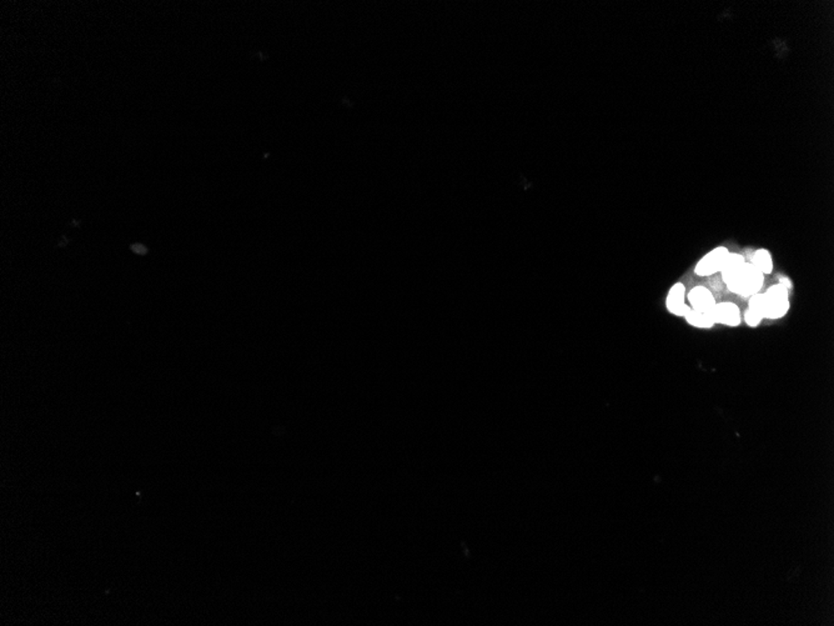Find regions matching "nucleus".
Masks as SVG:
<instances>
[{
	"instance_id": "f257e3e1",
	"label": "nucleus",
	"mask_w": 834,
	"mask_h": 626,
	"mask_svg": "<svg viewBox=\"0 0 834 626\" xmlns=\"http://www.w3.org/2000/svg\"><path fill=\"white\" fill-rule=\"evenodd\" d=\"M763 284L764 275L752 263L746 262L735 278L727 284V288L733 294L742 298H749L753 294L761 292Z\"/></svg>"
},
{
	"instance_id": "f03ea898",
	"label": "nucleus",
	"mask_w": 834,
	"mask_h": 626,
	"mask_svg": "<svg viewBox=\"0 0 834 626\" xmlns=\"http://www.w3.org/2000/svg\"><path fill=\"white\" fill-rule=\"evenodd\" d=\"M764 294V311H763V318L768 320H777L780 319L788 313L789 311V290H787L785 286L780 285L778 283L774 285L769 286L767 292Z\"/></svg>"
},
{
	"instance_id": "7ed1b4c3",
	"label": "nucleus",
	"mask_w": 834,
	"mask_h": 626,
	"mask_svg": "<svg viewBox=\"0 0 834 626\" xmlns=\"http://www.w3.org/2000/svg\"><path fill=\"white\" fill-rule=\"evenodd\" d=\"M728 254L730 249L727 247L719 245L713 248L697 262L694 274L698 276H711L713 274L719 273Z\"/></svg>"
},
{
	"instance_id": "20e7f679",
	"label": "nucleus",
	"mask_w": 834,
	"mask_h": 626,
	"mask_svg": "<svg viewBox=\"0 0 834 626\" xmlns=\"http://www.w3.org/2000/svg\"><path fill=\"white\" fill-rule=\"evenodd\" d=\"M686 298L691 309L705 314H712L717 304L713 292L705 285L693 286Z\"/></svg>"
},
{
	"instance_id": "39448f33",
	"label": "nucleus",
	"mask_w": 834,
	"mask_h": 626,
	"mask_svg": "<svg viewBox=\"0 0 834 626\" xmlns=\"http://www.w3.org/2000/svg\"><path fill=\"white\" fill-rule=\"evenodd\" d=\"M686 297H687L686 285L681 281L675 283L673 285L671 286L667 298H666L667 311H670L672 315H686L688 311L691 309L689 305L686 303Z\"/></svg>"
},
{
	"instance_id": "423d86ee",
	"label": "nucleus",
	"mask_w": 834,
	"mask_h": 626,
	"mask_svg": "<svg viewBox=\"0 0 834 626\" xmlns=\"http://www.w3.org/2000/svg\"><path fill=\"white\" fill-rule=\"evenodd\" d=\"M712 316L716 324H722L725 327H738L742 322V313L739 306L732 302L717 303Z\"/></svg>"
},
{
	"instance_id": "0eeeda50",
	"label": "nucleus",
	"mask_w": 834,
	"mask_h": 626,
	"mask_svg": "<svg viewBox=\"0 0 834 626\" xmlns=\"http://www.w3.org/2000/svg\"><path fill=\"white\" fill-rule=\"evenodd\" d=\"M746 262L747 260H746V258L742 254L730 251V254L725 258V263H723V265L721 268V272H719L725 285L735 278V275L739 272V269L742 268L743 264Z\"/></svg>"
},
{
	"instance_id": "6e6552de",
	"label": "nucleus",
	"mask_w": 834,
	"mask_h": 626,
	"mask_svg": "<svg viewBox=\"0 0 834 626\" xmlns=\"http://www.w3.org/2000/svg\"><path fill=\"white\" fill-rule=\"evenodd\" d=\"M751 263L758 269L764 276L773 273V258L771 251L764 248L755 250L751 259Z\"/></svg>"
},
{
	"instance_id": "1a4fd4ad",
	"label": "nucleus",
	"mask_w": 834,
	"mask_h": 626,
	"mask_svg": "<svg viewBox=\"0 0 834 626\" xmlns=\"http://www.w3.org/2000/svg\"><path fill=\"white\" fill-rule=\"evenodd\" d=\"M686 319L687 324L691 327L698 329H711L716 325V322L713 320L712 314H705L700 311L689 309L687 314L683 316Z\"/></svg>"
},
{
	"instance_id": "9d476101",
	"label": "nucleus",
	"mask_w": 834,
	"mask_h": 626,
	"mask_svg": "<svg viewBox=\"0 0 834 626\" xmlns=\"http://www.w3.org/2000/svg\"><path fill=\"white\" fill-rule=\"evenodd\" d=\"M743 319H744L746 324H747L748 327H751V328H757V327L761 324L762 320H763L761 316L757 315L755 313L749 311V309H746L744 313H743Z\"/></svg>"
},
{
	"instance_id": "9b49d317",
	"label": "nucleus",
	"mask_w": 834,
	"mask_h": 626,
	"mask_svg": "<svg viewBox=\"0 0 834 626\" xmlns=\"http://www.w3.org/2000/svg\"><path fill=\"white\" fill-rule=\"evenodd\" d=\"M778 284L785 286L787 290H791L792 288H793V283H792V280L788 276H780L778 278Z\"/></svg>"
}]
</instances>
